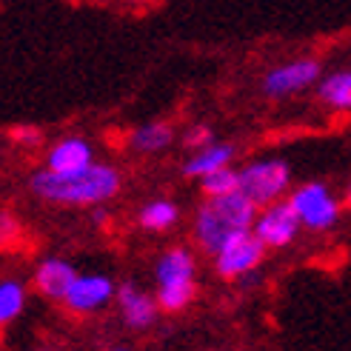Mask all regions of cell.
<instances>
[{"mask_svg":"<svg viewBox=\"0 0 351 351\" xmlns=\"http://www.w3.org/2000/svg\"><path fill=\"white\" fill-rule=\"evenodd\" d=\"M178 220H180L178 203H171L166 197L149 200L143 208H140V215H137L140 229H146V232H169V229L178 226Z\"/></svg>","mask_w":351,"mask_h":351,"instance_id":"15","label":"cell"},{"mask_svg":"<svg viewBox=\"0 0 351 351\" xmlns=\"http://www.w3.org/2000/svg\"><path fill=\"white\" fill-rule=\"evenodd\" d=\"M171 140H174V129L169 126V123H160V120H154V123H140L137 129L129 132V146L140 154H157V152H163L171 146Z\"/></svg>","mask_w":351,"mask_h":351,"instance_id":"14","label":"cell"},{"mask_svg":"<svg viewBox=\"0 0 351 351\" xmlns=\"http://www.w3.org/2000/svg\"><path fill=\"white\" fill-rule=\"evenodd\" d=\"M77 3H83V0H77Z\"/></svg>","mask_w":351,"mask_h":351,"instance_id":"24","label":"cell"},{"mask_svg":"<svg viewBox=\"0 0 351 351\" xmlns=\"http://www.w3.org/2000/svg\"><path fill=\"white\" fill-rule=\"evenodd\" d=\"M197 266L195 257L183 245H171L154 263V289H157V303L163 311H183L197 291Z\"/></svg>","mask_w":351,"mask_h":351,"instance_id":"3","label":"cell"},{"mask_svg":"<svg viewBox=\"0 0 351 351\" xmlns=\"http://www.w3.org/2000/svg\"><path fill=\"white\" fill-rule=\"evenodd\" d=\"M320 77V63L317 60H289L283 66H274L271 72L263 77V95L280 100V97H291L297 92L308 89L311 83H317Z\"/></svg>","mask_w":351,"mask_h":351,"instance_id":"9","label":"cell"},{"mask_svg":"<svg viewBox=\"0 0 351 351\" xmlns=\"http://www.w3.org/2000/svg\"><path fill=\"white\" fill-rule=\"evenodd\" d=\"M26 300H29V291L21 280H14V277L0 280V328L12 326L21 317L26 308Z\"/></svg>","mask_w":351,"mask_h":351,"instance_id":"16","label":"cell"},{"mask_svg":"<svg viewBox=\"0 0 351 351\" xmlns=\"http://www.w3.org/2000/svg\"><path fill=\"white\" fill-rule=\"evenodd\" d=\"M257 206L243 195V191H229V195L206 197L195 215V240L203 252L217 254L229 240L254 229Z\"/></svg>","mask_w":351,"mask_h":351,"instance_id":"2","label":"cell"},{"mask_svg":"<svg viewBox=\"0 0 351 351\" xmlns=\"http://www.w3.org/2000/svg\"><path fill=\"white\" fill-rule=\"evenodd\" d=\"M291 171L283 160H254L240 169V191L257 208L277 203L289 191Z\"/></svg>","mask_w":351,"mask_h":351,"instance_id":"4","label":"cell"},{"mask_svg":"<svg viewBox=\"0 0 351 351\" xmlns=\"http://www.w3.org/2000/svg\"><path fill=\"white\" fill-rule=\"evenodd\" d=\"M75 277H77V269L63 257H43L32 274L34 289H38L46 300H55V303L63 300V294L69 291Z\"/></svg>","mask_w":351,"mask_h":351,"instance_id":"11","label":"cell"},{"mask_svg":"<svg viewBox=\"0 0 351 351\" xmlns=\"http://www.w3.org/2000/svg\"><path fill=\"white\" fill-rule=\"evenodd\" d=\"M95 163V149L89 140H83L77 134L72 137H63L58 143H51L49 152H46V166L49 169H80V166H89Z\"/></svg>","mask_w":351,"mask_h":351,"instance_id":"12","label":"cell"},{"mask_svg":"<svg viewBox=\"0 0 351 351\" xmlns=\"http://www.w3.org/2000/svg\"><path fill=\"white\" fill-rule=\"evenodd\" d=\"M300 229H303V223L297 217L294 206L289 200H277V203L263 206V212H257L252 232L266 243V249H283V245L294 243Z\"/></svg>","mask_w":351,"mask_h":351,"instance_id":"8","label":"cell"},{"mask_svg":"<svg viewBox=\"0 0 351 351\" xmlns=\"http://www.w3.org/2000/svg\"><path fill=\"white\" fill-rule=\"evenodd\" d=\"M289 203L294 206L300 223L306 226V229H314V232L331 229V226L337 223V215H340L337 200L331 197V191L323 183H306L300 189H294Z\"/></svg>","mask_w":351,"mask_h":351,"instance_id":"6","label":"cell"},{"mask_svg":"<svg viewBox=\"0 0 351 351\" xmlns=\"http://www.w3.org/2000/svg\"><path fill=\"white\" fill-rule=\"evenodd\" d=\"M183 143L195 152V149H203V146H208V143H215V132L206 126V123H197V126H189L186 132H183Z\"/></svg>","mask_w":351,"mask_h":351,"instance_id":"20","label":"cell"},{"mask_svg":"<svg viewBox=\"0 0 351 351\" xmlns=\"http://www.w3.org/2000/svg\"><path fill=\"white\" fill-rule=\"evenodd\" d=\"M320 100L331 109H351V72H335L328 75L320 89H317Z\"/></svg>","mask_w":351,"mask_h":351,"instance_id":"17","label":"cell"},{"mask_svg":"<svg viewBox=\"0 0 351 351\" xmlns=\"http://www.w3.org/2000/svg\"><path fill=\"white\" fill-rule=\"evenodd\" d=\"M126 3H134V6H140V3H149V0H126Z\"/></svg>","mask_w":351,"mask_h":351,"instance_id":"22","label":"cell"},{"mask_svg":"<svg viewBox=\"0 0 351 351\" xmlns=\"http://www.w3.org/2000/svg\"><path fill=\"white\" fill-rule=\"evenodd\" d=\"M114 303L120 308L123 323H126L132 331L152 328L157 323V314H160V303H157V297L146 294L143 289H137L134 283H120Z\"/></svg>","mask_w":351,"mask_h":351,"instance_id":"10","label":"cell"},{"mask_svg":"<svg viewBox=\"0 0 351 351\" xmlns=\"http://www.w3.org/2000/svg\"><path fill=\"white\" fill-rule=\"evenodd\" d=\"M21 234H23L21 223H17L9 212L0 208V249H9V245H14L17 240H21Z\"/></svg>","mask_w":351,"mask_h":351,"instance_id":"19","label":"cell"},{"mask_svg":"<svg viewBox=\"0 0 351 351\" xmlns=\"http://www.w3.org/2000/svg\"><path fill=\"white\" fill-rule=\"evenodd\" d=\"M114 297H117V286H114V280L106 277V274H80L72 280V286H69V291L63 294V300L60 306L66 311H72V314H97L103 311L106 306L114 303Z\"/></svg>","mask_w":351,"mask_h":351,"instance_id":"5","label":"cell"},{"mask_svg":"<svg viewBox=\"0 0 351 351\" xmlns=\"http://www.w3.org/2000/svg\"><path fill=\"white\" fill-rule=\"evenodd\" d=\"M234 160V149L226 146V143H208L203 149H195L191 152V157L183 163V174L191 180H200L206 178L208 171L215 169H223V166H232Z\"/></svg>","mask_w":351,"mask_h":351,"instance_id":"13","label":"cell"},{"mask_svg":"<svg viewBox=\"0 0 351 351\" xmlns=\"http://www.w3.org/2000/svg\"><path fill=\"white\" fill-rule=\"evenodd\" d=\"M348 203H351V191H348Z\"/></svg>","mask_w":351,"mask_h":351,"instance_id":"23","label":"cell"},{"mask_svg":"<svg viewBox=\"0 0 351 351\" xmlns=\"http://www.w3.org/2000/svg\"><path fill=\"white\" fill-rule=\"evenodd\" d=\"M12 140H14V143H21V146H38L43 140V134H40V129L23 126V129H12Z\"/></svg>","mask_w":351,"mask_h":351,"instance_id":"21","label":"cell"},{"mask_svg":"<svg viewBox=\"0 0 351 351\" xmlns=\"http://www.w3.org/2000/svg\"><path fill=\"white\" fill-rule=\"evenodd\" d=\"M263 254H266V243L254 232H245V234H237L234 240H229L215 254V269L226 280H243L245 274H252L260 266Z\"/></svg>","mask_w":351,"mask_h":351,"instance_id":"7","label":"cell"},{"mask_svg":"<svg viewBox=\"0 0 351 351\" xmlns=\"http://www.w3.org/2000/svg\"><path fill=\"white\" fill-rule=\"evenodd\" d=\"M123 186L120 171L109 163H89L80 169H38L29 178L32 195L51 206H103L117 197Z\"/></svg>","mask_w":351,"mask_h":351,"instance_id":"1","label":"cell"},{"mask_svg":"<svg viewBox=\"0 0 351 351\" xmlns=\"http://www.w3.org/2000/svg\"><path fill=\"white\" fill-rule=\"evenodd\" d=\"M200 189L206 197H215V195H229V191L240 189V171H234L232 166H223L208 171L206 178H200Z\"/></svg>","mask_w":351,"mask_h":351,"instance_id":"18","label":"cell"}]
</instances>
